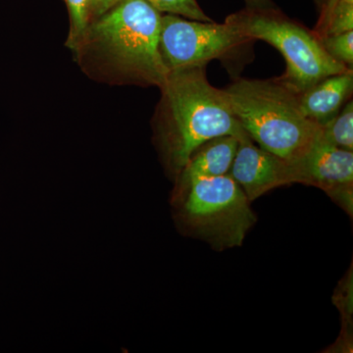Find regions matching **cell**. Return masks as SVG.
<instances>
[{
	"label": "cell",
	"instance_id": "obj_1",
	"mask_svg": "<svg viewBox=\"0 0 353 353\" xmlns=\"http://www.w3.org/2000/svg\"><path fill=\"white\" fill-rule=\"evenodd\" d=\"M161 18L146 0H119L88 24L77 62L97 81L161 88L169 74L159 52Z\"/></svg>",
	"mask_w": 353,
	"mask_h": 353
},
{
	"label": "cell",
	"instance_id": "obj_2",
	"mask_svg": "<svg viewBox=\"0 0 353 353\" xmlns=\"http://www.w3.org/2000/svg\"><path fill=\"white\" fill-rule=\"evenodd\" d=\"M152 119L153 143L167 176L175 181L192 152L221 136L241 139V126L224 88L213 87L206 66L169 72Z\"/></svg>",
	"mask_w": 353,
	"mask_h": 353
},
{
	"label": "cell",
	"instance_id": "obj_3",
	"mask_svg": "<svg viewBox=\"0 0 353 353\" xmlns=\"http://www.w3.org/2000/svg\"><path fill=\"white\" fill-rule=\"evenodd\" d=\"M224 90L248 137L283 159L301 157L321 132L301 111L296 92L276 78H236Z\"/></svg>",
	"mask_w": 353,
	"mask_h": 353
},
{
	"label": "cell",
	"instance_id": "obj_4",
	"mask_svg": "<svg viewBox=\"0 0 353 353\" xmlns=\"http://www.w3.org/2000/svg\"><path fill=\"white\" fill-rule=\"evenodd\" d=\"M225 22L252 41H263L280 51L285 71L279 82L299 94L318 81L353 71L334 61L313 30L276 7L248 8L228 16Z\"/></svg>",
	"mask_w": 353,
	"mask_h": 353
},
{
	"label": "cell",
	"instance_id": "obj_5",
	"mask_svg": "<svg viewBox=\"0 0 353 353\" xmlns=\"http://www.w3.org/2000/svg\"><path fill=\"white\" fill-rule=\"evenodd\" d=\"M171 204L180 232L206 241L217 252L243 245L257 220L245 192L229 174L196 181Z\"/></svg>",
	"mask_w": 353,
	"mask_h": 353
},
{
	"label": "cell",
	"instance_id": "obj_6",
	"mask_svg": "<svg viewBox=\"0 0 353 353\" xmlns=\"http://www.w3.org/2000/svg\"><path fill=\"white\" fill-rule=\"evenodd\" d=\"M252 39L241 36L231 25L187 20L178 15H162L159 52L168 72L208 66L215 59L224 60Z\"/></svg>",
	"mask_w": 353,
	"mask_h": 353
},
{
	"label": "cell",
	"instance_id": "obj_7",
	"mask_svg": "<svg viewBox=\"0 0 353 353\" xmlns=\"http://www.w3.org/2000/svg\"><path fill=\"white\" fill-rule=\"evenodd\" d=\"M294 183L324 190L348 214H352L353 152L318 137L301 157L290 161Z\"/></svg>",
	"mask_w": 353,
	"mask_h": 353
},
{
	"label": "cell",
	"instance_id": "obj_8",
	"mask_svg": "<svg viewBox=\"0 0 353 353\" xmlns=\"http://www.w3.org/2000/svg\"><path fill=\"white\" fill-rule=\"evenodd\" d=\"M229 175L250 202L269 190L294 183L290 161L255 145L248 134L240 139Z\"/></svg>",
	"mask_w": 353,
	"mask_h": 353
},
{
	"label": "cell",
	"instance_id": "obj_9",
	"mask_svg": "<svg viewBox=\"0 0 353 353\" xmlns=\"http://www.w3.org/2000/svg\"><path fill=\"white\" fill-rule=\"evenodd\" d=\"M239 145L240 139L229 134L209 139L199 145L174 181L171 201L180 196L196 181L229 174Z\"/></svg>",
	"mask_w": 353,
	"mask_h": 353
},
{
	"label": "cell",
	"instance_id": "obj_10",
	"mask_svg": "<svg viewBox=\"0 0 353 353\" xmlns=\"http://www.w3.org/2000/svg\"><path fill=\"white\" fill-rule=\"evenodd\" d=\"M353 71L336 74L318 81L297 94L299 108L309 120L322 126L352 99Z\"/></svg>",
	"mask_w": 353,
	"mask_h": 353
},
{
	"label": "cell",
	"instance_id": "obj_11",
	"mask_svg": "<svg viewBox=\"0 0 353 353\" xmlns=\"http://www.w3.org/2000/svg\"><path fill=\"white\" fill-rule=\"evenodd\" d=\"M320 137L327 143L343 150H353V102L345 104L340 112L321 126Z\"/></svg>",
	"mask_w": 353,
	"mask_h": 353
},
{
	"label": "cell",
	"instance_id": "obj_12",
	"mask_svg": "<svg viewBox=\"0 0 353 353\" xmlns=\"http://www.w3.org/2000/svg\"><path fill=\"white\" fill-rule=\"evenodd\" d=\"M353 31V0H341L324 20L317 21L313 32L318 38Z\"/></svg>",
	"mask_w": 353,
	"mask_h": 353
},
{
	"label": "cell",
	"instance_id": "obj_13",
	"mask_svg": "<svg viewBox=\"0 0 353 353\" xmlns=\"http://www.w3.org/2000/svg\"><path fill=\"white\" fill-rule=\"evenodd\" d=\"M68 9L70 29L66 46L73 52L90 24V0H63Z\"/></svg>",
	"mask_w": 353,
	"mask_h": 353
},
{
	"label": "cell",
	"instance_id": "obj_14",
	"mask_svg": "<svg viewBox=\"0 0 353 353\" xmlns=\"http://www.w3.org/2000/svg\"><path fill=\"white\" fill-rule=\"evenodd\" d=\"M160 13L173 14L190 20L212 22L197 0H146Z\"/></svg>",
	"mask_w": 353,
	"mask_h": 353
},
{
	"label": "cell",
	"instance_id": "obj_15",
	"mask_svg": "<svg viewBox=\"0 0 353 353\" xmlns=\"http://www.w3.org/2000/svg\"><path fill=\"white\" fill-rule=\"evenodd\" d=\"M319 39L323 48L334 61L353 70V31Z\"/></svg>",
	"mask_w": 353,
	"mask_h": 353
},
{
	"label": "cell",
	"instance_id": "obj_16",
	"mask_svg": "<svg viewBox=\"0 0 353 353\" xmlns=\"http://www.w3.org/2000/svg\"><path fill=\"white\" fill-rule=\"evenodd\" d=\"M119 0H90V23L95 18L99 17L105 11H108Z\"/></svg>",
	"mask_w": 353,
	"mask_h": 353
},
{
	"label": "cell",
	"instance_id": "obj_17",
	"mask_svg": "<svg viewBox=\"0 0 353 353\" xmlns=\"http://www.w3.org/2000/svg\"><path fill=\"white\" fill-rule=\"evenodd\" d=\"M340 1L341 0H314L318 12H319L317 21L324 20Z\"/></svg>",
	"mask_w": 353,
	"mask_h": 353
},
{
	"label": "cell",
	"instance_id": "obj_18",
	"mask_svg": "<svg viewBox=\"0 0 353 353\" xmlns=\"http://www.w3.org/2000/svg\"><path fill=\"white\" fill-rule=\"evenodd\" d=\"M248 8H270L276 7L273 0H245Z\"/></svg>",
	"mask_w": 353,
	"mask_h": 353
}]
</instances>
